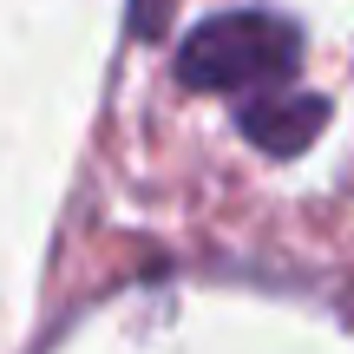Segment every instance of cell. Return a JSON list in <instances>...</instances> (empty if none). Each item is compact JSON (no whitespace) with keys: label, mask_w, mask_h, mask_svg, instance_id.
<instances>
[{"label":"cell","mask_w":354,"mask_h":354,"mask_svg":"<svg viewBox=\"0 0 354 354\" xmlns=\"http://www.w3.org/2000/svg\"><path fill=\"white\" fill-rule=\"evenodd\" d=\"M295 66H302V33L263 7L216 13V20L190 26V39L177 46V79L197 92L236 99V112L269 99V92H289Z\"/></svg>","instance_id":"obj_1"},{"label":"cell","mask_w":354,"mask_h":354,"mask_svg":"<svg viewBox=\"0 0 354 354\" xmlns=\"http://www.w3.org/2000/svg\"><path fill=\"white\" fill-rule=\"evenodd\" d=\"M158 26V0H138V33H151Z\"/></svg>","instance_id":"obj_3"},{"label":"cell","mask_w":354,"mask_h":354,"mask_svg":"<svg viewBox=\"0 0 354 354\" xmlns=\"http://www.w3.org/2000/svg\"><path fill=\"white\" fill-rule=\"evenodd\" d=\"M322 118H328V105H322L315 92L289 86V92H269V99L243 105V112H236V125H243V138H250L256 151L295 158V151H302V145L322 131Z\"/></svg>","instance_id":"obj_2"}]
</instances>
